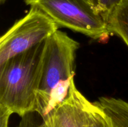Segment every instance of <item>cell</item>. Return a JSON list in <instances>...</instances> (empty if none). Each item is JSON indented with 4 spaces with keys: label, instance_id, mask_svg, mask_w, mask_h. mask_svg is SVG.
Segmentation results:
<instances>
[{
    "label": "cell",
    "instance_id": "1",
    "mask_svg": "<svg viewBox=\"0 0 128 127\" xmlns=\"http://www.w3.org/2000/svg\"><path fill=\"white\" fill-rule=\"evenodd\" d=\"M80 44L58 30L46 42L40 85L37 110L42 119L66 98L75 76L76 52Z\"/></svg>",
    "mask_w": 128,
    "mask_h": 127
},
{
    "label": "cell",
    "instance_id": "2",
    "mask_svg": "<svg viewBox=\"0 0 128 127\" xmlns=\"http://www.w3.org/2000/svg\"><path fill=\"white\" fill-rule=\"evenodd\" d=\"M46 40L0 65V106L21 118L36 113Z\"/></svg>",
    "mask_w": 128,
    "mask_h": 127
},
{
    "label": "cell",
    "instance_id": "3",
    "mask_svg": "<svg viewBox=\"0 0 128 127\" xmlns=\"http://www.w3.org/2000/svg\"><path fill=\"white\" fill-rule=\"evenodd\" d=\"M37 7L57 26L80 32L94 40H105L111 32L102 16L86 0H24Z\"/></svg>",
    "mask_w": 128,
    "mask_h": 127
},
{
    "label": "cell",
    "instance_id": "4",
    "mask_svg": "<svg viewBox=\"0 0 128 127\" xmlns=\"http://www.w3.org/2000/svg\"><path fill=\"white\" fill-rule=\"evenodd\" d=\"M58 28L57 24L42 11L30 7L28 13L1 37L0 65L45 41Z\"/></svg>",
    "mask_w": 128,
    "mask_h": 127
},
{
    "label": "cell",
    "instance_id": "5",
    "mask_svg": "<svg viewBox=\"0 0 128 127\" xmlns=\"http://www.w3.org/2000/svg\"><path fill=\"white\" fill-rule=\"evenodd\" d=\"M88 102L74 80L66 98L42 120L48 127H88Z\"/></svg>",
    "mask_w": 128,
    "mask_h": 127
},
{
    "label": "cell",
    "instance_id": "6",
    "mask_svg": "<svg viewBox=\"0 0 128 127\" xmlns=\"http://www.w3.org/2000/svg\"><path fill=\"white\" fill-rule=\"evenodd\" d=\"M112 127H128V102L120 98L104 97L97 101Z\"/></svg>",
    "mask_w": 128,
    "mask_h": 127
},
{
    "label": "cell",
    "instance_id": "7",
    "mask_svg": "<svg viewBox=\"0 0 128 127\" xmlns=\"http://www.w3.org/2000/svg\"><path fill=\"white\" fill-rule=\"evenodd\" d=\"M108 24L111 34L121 37L128 47V0H123L114 10Z\"/></svg>",
    "mask_w": 128,
    "mask_h": 127
},
{
    "label": "cell",
    "instance_id": "8",
    "mask_svg": "<svg viewBox=\"0 0 128 127\" xmlns=\"http://www.w3.org/2000/svg\"><path fill=\"white\" fill-rule=\"evenodd\" d=\"M88 127H112L109 119L97 102L89 101L88 104Z\"/></svg>",
    "mask_w": 128,
    "mask_h": 127
},
{
    "label": "cell",
    "instance_id": "9",
    "mask_svg": "<svg viewBox=\"0 0 128 127\" xmlns=\"http://www.w3.org/2000/svg\"><path fill=\"white\" fill-rule=\"evenodd\" d=\"M108 22L114 10L123 0H86Z\"/></svg>",
    "mask_w": 128,
    "mask_h": 127
},
{
    "label": "cell",
    "instance_id": "10",
    "mask_svg": "<svg viewBox=\"0 0 128 127\" xmlns=\"http://www.w3.org/2000/svg\"><path fill=\"white\" fill-rule=\"evenodd\" d=\"M38 125L32 113H29L22 117L21 122L17 127H36Z\"/></svg>",
    "mask_w": 128,
    "mask_h": 127
},
{
    "label": "cell",
    "instance_id": "11",
    "mask_svg": "<svg viewBox=\"0 0 128 127\" xmlns=\"http://www.w3.org/2000/svg\"><path fill=\"white\" fill-rule=\"evenodd\" d=\"M12 114L8 108L0 106V127H9V120Z\"/></svg>",
    "mask_w": 128,
    "mask_h": 127
},
{
    "label": "cell",
    "instance_id": "12",
    "mask_svg": "<svg viewBox=\"0 0 128 127\" xmlns=\"http://www.w3.org/2000/svg\"><path fill=\"white\" fill-rule=\"evenodd\" d=\"M36 127H48V125L46 124V122H44V121L42 120V123L38 125V126Z\"/></svg>",
    "mask_w": 128,
    "mask_h": 127
},
{
    "label": "cell",
    "instance_id": "13",
    "mask_svg": "<svg viewBox=\"0 0 128 127\" xmlns=\"http://www.w3.org/2000/svg\"><path fill=\"white\" fill-rule=\"evenodd\" d=\"M6 1H7V0H0V3H1V4H2L5 3V2H6Z\"/></svg>",
    "mask_w": 128,
    "mask_h": 127
}]
</instances>
